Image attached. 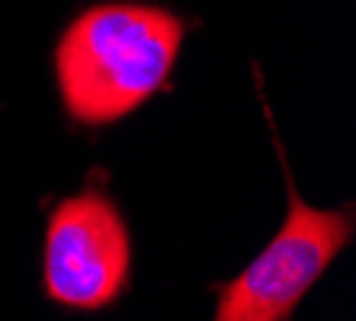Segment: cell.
<instances>
[{"mask_svg": "<svg viewBox=\"0 0 356 321\" xmlns=\"http://www.w3.org/2000/svg\"><path fill=\"white\" fill-rule=\"evenodd\" d=\"M183 42V19L145 3H99L67 26L55 75L77 123H116L164 87Z\"/></svg>", "mask_w": 356, "mask_h": 321, "instance_id": "obj_1", "label": "cell"}, {"mask_svg": "<svg viewBox=\"0 0 356 321\" xmlns=\"http://www.w3.org/2000/svg\"><path fill=\"white\" fill-rule=\"evenodd\" d=\"M353 235L350 209L305 206L289 193V215L276 238L218 296L216 321H282L318 283Z\"/></svg>", "mask_w": 356, "mask_h": 321, "instance_id": "obj_2", "label": "cell"}, {"mask_svg": "<svg viewBox=\"0 0 356 321\" xmlns=\"http://www.w3.org/2000/svg\"><path fill=\"white\" fill-rule=\"evenodd\" d=\"M132 270V241L122 215L99 189L55 206L45 231V292L67 308H103Z\"/></svg>", "mask_w": 356, "mask_h": 321, "instance_id": "obj_3", "label": "cell"}]
</instances>
